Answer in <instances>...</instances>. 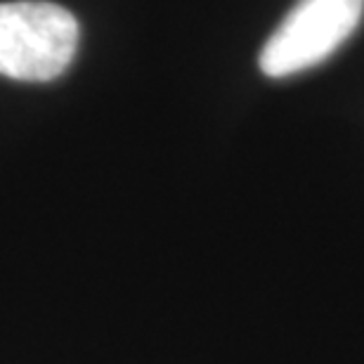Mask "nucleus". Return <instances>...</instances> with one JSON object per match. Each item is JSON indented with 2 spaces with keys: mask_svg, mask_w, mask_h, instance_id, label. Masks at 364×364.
Wrapping results in <instances>:
<instances>
[{
  "mask_svg": "<svg viewBox=\"0 0 364 364\" xmlns=\"http://www.w3.org/2000/svg\"><path fill=\"white\" fill-rule=\"evenodd\" d=\"M76 17L46 0L0 3V76L26 83L60 78L78 50Z\"/></svg>",
  "mask_w": 364,
  "mask_h": 364,
  "instance_id": "1",
  "label": "nucleus"
},
{
  "mask_svg": "<svg viewBox=\"0 0 364 364\" xmlns=\"http://www.w3.org/2000/svg\"><path fill=\"white\" fill-rule=\"evenodd\" d=\"M364 0H298L260 50V71L287 78L331 57L360 26Z\"/></svg>",
  "mask_w": 364,
  "mask_h": 364,
  "instance_id": "2",
  "label": "nucleus"
}]
</instances>
